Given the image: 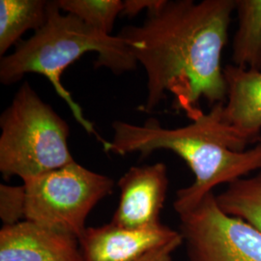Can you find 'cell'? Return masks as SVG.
I'll return each instance as SVG.
<instances>
[{
	"instance_id": "7c38bea8",
	"label": "cell",
	"mask_w": 261,
	"mask_h": 261,
	"mask_svg": "<svg viewBox=\"0 0 261 261\" xmlns=\"http://www.w3.org/2000/svg\"><path fill=\"white\" fill-rule=\"evenodd\" d=\"M238 28L232 41L233 65L261 72V0H236Z\"/></svg>"
},
{
	"instance_id": "3957f363",
	"label": "cell",
	"mask_w": 261,
	"mask_h": 261,
	"mask_svg": "<svg viewBox=\"0 0 261 261\" xmlns=\"http://www.w3.org/2000/svg\"><path fill=\"white\" fill-rule=\"evenodd\" d=\"M56 1L48 2L47 23L32 37L21 41L15 50L1 58L0 82L14 84L27 74L46 76L56 93L70 108L76 122L103 144L93 124L84 115L83 109L61 84V75L69 66L86 53L98 55L96 68H108L114 74L135 70L138 62L119 35L112 36L84 23L75 16L66 14Z\"/></svg>"
},
{
	"instance_id": "6da1fadb",
	"label": "cell",
	"mask_w": 261,
	"mask_h": 261,
	"mask_svg": "<svg viewBox=\"0 0 261 261\" xmlns=\"http://www.w3.org/2000/svg\"><path fill=\"white\" fill-rule=\"evenodd\" d=\"M236 0H162L147 12L141 25H128L118 34L147 75L142 111L151 112L174 96L173 108L194 121L211 107L226 101L222 55Z\"/></svg>"
},
{
	"instance_id": "ba28073f",
	"label": "cell",
	"mask_w": 261,
	"mask_h": 261,
	"mask_svg": "<svg viewBox=\"0 0 261 261\" xmlns=\"http://www.w3.org/2000/svg\"><path fill=\"white\" fill-rule=\"evenodd\" d=\"M180 236L179 231L164 224L154 228L128 229L110 223L86 227L79 242L84 261H136Z\"/></svg>"
},
{
	"instance_id": "5b68a950",
	"label": "cell",
	"mask_w": 261,
	"mask_h": 261,
	"mask_svg": "<svg viewBox=\"0 0 261 261\" xmlns=\"http://www.w3.org/2000/svg\"><path fill=\"white\" fill-rule=\"evenodd\" d=\"M25 220L59 233L80 238L95 205L111 195L112 178L74 162L63 168L23 181Z\"/></svg>"
},
{
	"instance_id": "7a4b0ae2",
	"label": "cell",
	"mask_w": 261,
	"mask_h": 261,
	"mask_svg": "<svg viewBox=\"0 0 261 261\" xmlns=\"http://www.w3.org/2000/svg\"><path fill=\"white\" fill-rule=\"evenodd\" d=\"M223 105H215L189 125L173 129L154 119L143 126L113 122V139L103 142V150L119 155L139 152L141 157L160 149L177 154L195 174L194 183L176 194L173 208L182 214L195 208L215 187L261 170V141L246 149L250 142L223 121Z\"/></svg>"
},
{
	"instance_id": "9a60e30c",
	"label": "cell",
	"mask_w": 261,
	"mask_h": 261,
	"mask_svg": "<svg viewBox=\"0 0 261 261\" xmlns=\"http://www.w3.org/2000/svg\"><path fill=\"white\" fill-rule=\"evenodd\" d=\"M27 191L22 186L0 185V218L4 225H12L25 219Z\"/></svg>"
},
{
	"instance_id": "8fae6325",
	"label": "cell",
	"mask_w": 261,
	"mask_h": 261,
	"mask_svg": "<svg viewBox=\"0 0 261 261\" xmlns=\"http://www.w3.org/2000/svg\"><path fill=\"white\" fill-rule=\"evenodd\" d=\"M48 2L45 0L0 1V55L17 46L29 30L35 32L47 23Z\"/></svg>"
},
{
	"instance_id": "30bf717a",
	"label": "cell",
	"mask_w": 261,
	"mask_h": 261,
	"mask_svg": "<svg viewBox=\"0 0 261 261\" xmlns=\"http://www.w3.org/2000/svg\"><path fill=\"white\" fill-rule=\"evenodd\" d=\"M226 101L222 119L244 140L261 141V72L224 66Z\"/></svg>"
},
{
	"instance_id": "4fadbf2b",
	"label": "cell",
	"mask_w": 261,
	"mask_h": 261,
	"mask_svg": "<svg viewBox=\"0 0 261 261\" xmlns=\"http://www.w3.org/2000/svg\"><path fill=\"white\" fill-rule=\"evenodd\" d=\"M216 200L225 214L242 219L261 233V170L228 184Z\"/></svg>"
},
{
	"instance_id": "5bb4252c",
	"label": "cell",
	"mask_w": 261,
	"mask_h": 261,
	"mask_svg": "<svg viewBox=\"0 0 261 261\" xmlns=\"http://www.w3.org/2000/svg\"><path fill=\"white\" fill-rule=\"evenodd\" d=\"M56 3L62 12L109 35L124 9V2L120 0H58Z\"/></svg>"
},
{
	"instance_id": "8992f818",
	"label": "cell",
	"mask_w": 261,
	"mask_h": 261,
	"mask_svg": "<svg viewBox=\"0 0 261 261\" xmlns=\"http://www.w3.org/2000/svg\"><path fill=\"white\" fill-rule=\"evenodd\" d=\"M180 217L188 261H261V233L225 214L213 193Z\"/></svg>"
},
{
	"instance_id": "9c48e42d",
	"label": "cell",
	"mask_w": 261,
	"mask_h": 261,
	"mask_svg": "<svg viewBox=\"0 0 261 261\" xmlns=\"http://www.w3.org/2000/svg\"><path fill=\"white\" fill-rule=\"evenodd\" d=\"M0 261H84L79 239L30 221L0 230Z\"/></svg>"
},
{
	"instance_id": "277c9868",
	"label": "cell",
	"mask_w": 261,
	"mask_h": 261,
	"mask_svg": "<svg viewBox=\"0 0 261 261\" xmlns=\"http://www.w3.org/2000/svg\"><path fill=\"white\" fill-rule=\"evenodd\" d=\"M0 171L25 181L75 162L70 128L28 83L20 86L0 118Z\"/></svg>"
},
{
	"instance_id": "2e32d148",
	"label": "cell",
	"mask_w": 261,
	"mask_h": 261,
	"mask_svg": "<svg viewBox=\"0 0 261 261\" xmlns=\"http://www.w3.org/2000/svg\"><path fill=\"white\" fill-rule=\"evenodd\" d=\"M183 244L182 236L146 252L136 261H172V253Z\"/></svg>"
},
{
	"instance_id": "52a82bcc",
	"label": "cell",
	"mask_w": 261,
	"mask_h": 261,
	"mask_svg": "<svg viewBox=\"0 0 261 261\" xmlns=\"http://www.w3.org/2000/svg\"><path fill=\"white\" fill-rule=\"evenodd\" d=\"M119 204L111 223L128 229H146L162 225L160 215L168 188L167 167L157 163L133 167L118 181Z\"/></svg>"
},
{
	"instance_id": "e0dca14e",
	"label": "cell",
	"mask_w": 261,
	"mask_h": 261,
	"mask_svg": "<svg viewBox=\"0 0 261 261\" xmlns=\"http://www.w3.org/2000/svg\"><path fill=\"white\" fill-rule=\"evenodd\" d=\"M162 0H126L124 1V9L122 14L134 17L139 15L142 10L147 12L155 9L161 4Z\"/></svg>"
}]
</instances>
